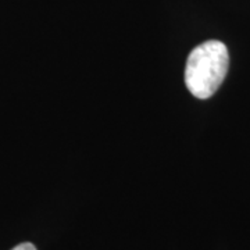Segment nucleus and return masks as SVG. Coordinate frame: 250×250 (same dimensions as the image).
<instances>
[{"instance_id":"obj_1","label":"nucleus","mask_w":250,"mask_h":250,"mask_svg":"<svg viewBox=\"0 0 250 250\" xmlns=\"http://www.w3.org/2000/svg\"><path fill=\"white\" fill-rule=\"evenodd\" d=\"M229 67L228 49L220 41L196 46L188 57L185 83L197 99H208L221 86Z\"/></svg>"},{"instance_id":"obj_2","label":"nucleus","mask_w":250,"mask_h":250,"mask_svg":"<svg viewBox=\"0 0 250 250\" xmlns=\"http://www.w3.org/2000/svg\"><path fill=\"white\" fill-rule=\"evenodd\" d=\"M13 250H36V248L32 245V243H28V242H25V243H21V245L16 246Z\"/></svg>"}]
</instances>
